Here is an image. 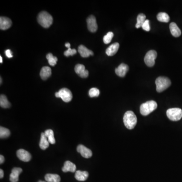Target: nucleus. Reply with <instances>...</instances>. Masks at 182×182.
<instances>
[{
	"label": "nucleus",
	"instance_id": "1",
	"mask_svg": "<svg viewBox=\"0 0 182 182\" xmlns=\"http://www.w3.org/2000/svg\"><path fill=\"white\" fill-rule=\"evenodd\" d=\"M124 122L127 129L132 130L137 125V116L132 111H128L124 115Z\"/></svg>",
	"mask_w": 182,
	"mask_h": 182
},
{
	"label": "nucleus",
	"instance_id": "2",
	"mask_svg": "<svg viewBox=\"0 0 182 182\" xmlns=\"http://www.w3.org/2000/svg\"><path fill=\"white\" fill-rule=\"evenodd\" d=\"M37 22L44 28H48L52 25L53 17L48 12L42 11L38 15Z\"/></svg>",
	"mask_w": 182,
	"mask_h": 182
},
{
	"label": "nucleus",
	"instance_id": "3",
	"mask_svg": "<svg viewBox=\"0 0 182 182\" xmlns=\"http://www.w3.org/2000/svg\"><path fill=\"white\" fill-rule=\"evenodd\" d=\"M157 107V104L155 101H147L146 102L143 103L140 106V112L144 116H148L155 111Z\"/></svg>",
	"mask_w": 182,
	"mask_h": 182
},
{
	"label": "nucleus",
	"instance_id": "4",
	"mask_svg": "<svg viewBox=\"0 0 182 182\" xmlns=\"http://www.w3.org/2000/svg\"><path fill=\"white\" fill-rule=\"evenodd\" d=\"M156 91L159 93L163 92L167 89L171 85L170 80L166 77L160 76L155 81Z\"/></svg>",
	"mask_w": 182,
	"mask_h": 182
},
{
	"label": "nucleus",
	"instance_id": "5",
	"mask_svg": "<svg viewBox=\"0 0 182 182\" xmlns=\"http://www.w3.org/2000/svg\"><path fill=\"white\" fill-rule=\"evenodd\" d=\"M166 115L172 121H178L182 117V110L179 108H170L166 111Z\"/></svg>",
	"mask_w": 182,
	"mask_h": 182
},
{
	"label": "nucleus",
	"instance_id": "6",
	"mask_svg": "<svg viewBox=\"0 0 182 182\" xmlns=\"http://www.w3.org/2000/svg\"><path fill=\"white\" fill-rule=\"evenodd\" d=\"M55 96L57 98H61L65 102H69L72 99L71 92L67 88H62L55 93Z\"/></svg>",
	"mask_w": 182,
	"mask_h": 182
},
{
	"label": "nucleus",
	"instance_id": "7",
	"mask_svg": "<svg viewBox=\"0 0 182 182\" xmlns=\"http://www.w3.org/2000/svg\"><path fill=\"white\" fill-rule=\"evenodd\" d=\"M157 55V52L155 50H150L147 53L144 58V61L148 66H154Z\"/></svg>",
	"mask_w": 182,
	"mask_h": 182
},
{
	"label": "nucleus",
	"instance_id": "8",
	"mask_svg": "<svg viewBox=\"0 0 182 182\" xmlns=\"http://www.w3.org/2000/svg\"><path fill=\"white\" fill-rule=\"evenodd\" d=\"M86 22L88 29L91 32H96L98 29V25L95 17L93 15H90L86 19Z\"/></svg>",
	"mask_w": 182,
	"mask_h": 182
},
{
	"label": "nucleus",
	"instance_id": "9",
	"mask_svg": "<svg viewBox=\"0 0 182 182\" xmlns=\"http://www.w3.org/2000/svg\"><path fill=\"white\" fill-rule=\"evenodd\" d=\"M77 151L81 154V155L84 158H89L92 157V151L81 144L78 145Z\"/></svg>",
	"mask_w": 182,
	"mask_h": 182
},
{
	"label": "nucleus",
	"instance_id": "10",
	"mask_svg": "<svg viewBox=\"0 0 182 182\" xmlns=\"http://www.w3.org/2000/svg\"><path fill=\"white\" fill-rule=\"evenodd\" d=\"M75 71L76 73L80 76L81 78H86L89 76V71L85 69L84 65L78 64L76 65Z\"/></svg>",
	"mask_w": 182,
	"mask_h": 182
},
{
	"label": "nucleus",
	"instance_id": "11",
	"mask_svg": "<svg viewBox=\"0 0 182 182\" xmlns=\"http://www.w3.org/2000/svg\"><path fill=\"white\" fill-rule=\"evenodd\" d=\"M17 156L19 160L24 162H28L32 158L31 154L24 149H19L17 151Z\"/></svg>",
	"mask_w": 182,
	"mask_h": 182
},
{
	"label": "nucleus",
	"instance_id": "12",
	"mask_svg": "<svg viewBox=\"0 0 182 182\" xmlns=\"http://www.w3.org/2000/svg\"><path fill=\"white\" fill-rule=\"evenodd\" d=\"M128 71H129V66L128 65L124 63H121L118 66L117 68H116L115 72L116 74L120 77H124L125 76Z\"/></svg>",
	"mask_w": 182,
	"mask_h": 182
},
{
	"label": "nucleus",
	"instance_id": "13",
	"mask_svg": "<svg viewBox=\"0 0 182 182\" xmlns=\"http://www.w3.org/2000/svg\"><path fill=\"white\" fill-rule=\"evenodd\" d=\"M12 25V21L10 19L6 17H0V29L6 30L9 28Z\"/></svg>",
	"mask_w": 182,
	"mask_h": 182
},
{
	"label": "nucleus",
	"instance_id": "14",
	"mask_svg": "<svg viewBox=\"0 0 182 182\" xmlns=\"http://www.w3.org/2000/svg\"><path fill=\"white\" fill-rule=\"evenodd\" d=\"M22 170L20 168H14L12 169L10 175V181L11 182H17L19 180V175L22 173Z\"/></svg>",
	"mask_w": 182,
	"mask_h": 182
},
{
	"label": "nucleus",
	"instance_id": "15",
	"mask_svg": "<svg viewBox=\"0 0 182 182\" xmlns=\"http://www.w3.org/2000/svg\"><path fill=\"white\" fill-rule=\"evenodd\" d=\"M78 51L81 56L84 58H87L91 55H93L94 53L92 51L88 49V48L84 45H80L78 48Z\"/></svg>",
	"mask_w": 182,
	"mask_h": 182
},
{
	"label": "nucleus",
	"instance_id": "16",
	"mask_svg": "<svg viewBox=\"0 0 182 182\" xmlns=\"http://www.w3.org/2000/svg\"><path fill=\"white\" fill-rule=\"evenodd\" d=\"M120 48V44L118 43H114L108 47L106 50V53L108 56H113L117 53Z\"/></svg>",
	"mask_w": 182,
	"mask_h": 182
},
{
	"label": "nucleus",
	"instance_id": "17",
	"mask_svg": "<svg viewBox=\"0 0 182 182\" xmlns=\"http://www.w3.org/2000/svg\"><path fill=\"white\" fill-rule=\"evenodd\" d=\"M52 74V71L49 66H44L42 68L40 71V76L43 80H46Z\"/></svg>",
	"mask_w": 182,
	"mask_h": 182
},
{
	"label": "nucleus",
	"instance_id": "18",
	"mask_svg": "<svg viewBox=\"0 0 182 182\" xmlns=\"http://www.w3.org/2000/svg\"><path fill=\"white\" fill-rule=\"evenodd\" d=\"M62 170L64 173H66L68 171L75 173L76 170V165L70 161H66L64 163V166L62 169Z\"/></svg>",
	"mask_w": 182,
	"mask_h": 182
},
{
	"label": "nucleus",
	"instance_id": "19",
	"mask_svg": "<svg viewBox=\"0 0 182 182\" xmlns=\"http://www.w3.org/2000/svg\"><path fill=\"white\" fill-rule=\"evenodd\" d=\"M170 29L171 35L175 37H179L181 35V31L178 25L175 22H171L170 25Z\"/></svg>",
	"mask_w": 182,
	"mask_h": 182
},
{
	"label": "nucleus",
	"instance_id": "20",
	"mask_svg": "<svg viewBox=\"0 0 182 182\" xmlns=\"http://www.w3.org/2000/svg\"><path fill=\"white\" fill-rule=\"evenodd\" d=\"M89 177V173L86 171L77 170L75 174V178L79 181H85Z\"/></svg>",
	"mask_w": 182,
	"mask_h": 182
},
{
	"label": "nucleus",
	"instance_id": "21",
	"mask_svg": "<svg viewBox=\"0 0 182 182\" xmlns=\"http://www.w3.org/2000/svg\"><path fill=\"white\" fill-rule=\"evenodd\" d=\"M49 143L48 139L45 135V133H42L40 144H39V146H40L41 149H42V150H45L47 148H48V147L49 146Z\"/></svg>",
	"mask_w": 182,
	"mask_h": 182
},
{
	"label": "nucleus",
	"instance_id": "22",
	"mask_svg": "<svg viewBox=\"0 0 182 182\" xmlns=\"http://www.w3.org/2000/svg\"><path fill=\"white\" fill-rule=\"evenodd\" d=\"M46 181L48 182H60L61 180L60 177L58 175L47 174L45 177Z\"/></svg>",
	"mask_w": 182,
	"mask_h": 182
},
{
	"label": "nucleus",
	"instance_id": "23",
	"mask_svg": "<svg viewBox=\"0 0 182 182\" xmlns=\"http://www.w3.org/2000/svg\"><path fill=\"white\" fill-rule=\"evenodd\" d=\"M0 106L4 108H8L11 106V104L4 95H1L0 96Z\"/></svg>",
	"mask_w": 182,
	"mask_h": 182
},
{
	"label": "nucleus",
	"instance_id": "24",
	"mask_svg": "<svg viewBox=\"0 0 182 182\" xmlns=\"http://www.w3.org/2000/svg\"><path fill=\"white\" fill-rule=\"evenodd\" d=\"M45 135L48 139V141L51 144H54L56 142L55 139L54 135V132L52 130H47L45 132Z\"/></svg>",
	"mask_w": 182,
	"mask_h": 182
},
{
	"label": "nucleus",
	"instance_id": "25",
	"mask_svg": "<svg viewBox=\"0 0 182 182\" xmlns=\"http://www.w3.org/2000/svg\"><path fill=\"white\" fill-rule=\"evenodd\" d=\"M157 18L159 22L166 23L169 22L170 19L169 15L165 12L159 13L157 15Z\"/></svg>",
	"mask_w": 182,
	"mask_h": 182
},
{
	"label": "nucleus",
	"instance_id": "26",
	"mask_svg": "<svg viewBox=\"0 0 182 182\" xmlns=\"http://www.w3.org/2000/svg\"><path fill=\"white\" fill-rule=\"evenodd\" d=\"M146 16L144 14L141 13L138 15L137 17V23L136 25V27L137 28H140L142 26L144 22L146 21Z\"/></svg>",
	"mask_w": 182,
	"mask_h": 182
},
{
	"label": "nucleus",
	"instance_id": "27",
	"mask_svg": "<svg viewBox=\"0 0 182 182\" xmlns=\"http://www.w3.org/2000/svg\"><path fill=\"white\" fill-rule=\"evenodd\" d=\"M46 58L48 60L49 64L54 66L57 64V62L58 61V59L57 57L54 56L52 53H49L46 55Z\"/></svg>",
	"mask_w": 182,
	"mask_h": 182
},
{
	"label": "nucleus",
	"instance_id": "28",
	"mask_svg": "<svg viewBox=\"0 0 182 182\" xmlns=\"http://www.w3.org/2000/svg\"><path fill=\"white\" fill-rule=\"evenodd\" d=\"M10 135V131L9 129L4 128L2 126L0 127V138L1 139L8 138Z\"/></svg>",
	"mask_w": 182,
	"mask_h": 182
},
{
	"label": "nucleus",
	"instance_id": "29",
	"mask_svg": "<svg viewBox=\"0 0 182 182\" xmlns=\"http://www.w3.org/2000/svg\"><path fill=\"white\" fill-rule=\"evenodd\" d=\"M114 34L112 32H109L107 33L103 37L104 43L105 44H109L111 41L112 39L113 38Z\"/></svg>",
	"mask_w": 182,
	"mask_h": 182
},
{
	"label": "nucleus",
	"instance_id": "30",
	"mask_svg": "<svg viewBox=\"0 0 182 182\" xmlns=\"http://www.w3.org/2000/svg\"><path fill=\"white\" fill-rule=\"evenodd\" d=\"M100 94V91L97 88H93L90 90L89 92V95L90 97H96L99 96Z\"/></svg>",
	"mask_w": 182,
	"mask_h": 182
},
{
	"label": "nucleus",
	"instance_id": "31",
	"mask_svg": "<svg viewBox=\"0 0 182 182\" xmlns=\"http://www.w3.org/2000/svg\"><path fill=\"white\" fill-rule=\"evenodd\" d=\"M76 53V49H72L71 48H69L68 50L65 51L64 52V54L65 56L68 57L69 56H73V55Z\"/></svg>",
	"mask_w": 182,
	"mask_h": 182
},
{
	"label": "nucleus",
	"instance_id": "32",
	"mask_svg": "<svg viewBox=\"0 0 182 182\" xmlns=\"http://www.w3.org/2000/svg\"><path fill=\"white\" fill-rule=\"evenodd\" d=\"M143 29L144 31H147V32H149L150 30V24H149V20L146 19V21L144 22L142 26Z\"/></svg>",
	"mask_w": 182,
	"mask_h": 182
},
{
	"label": "nucleus",
	"instance_id": "33",
	"mask_svg": "<svg viewBox=\"0 0 182 182\" xmlns=\"http://www.w3.org/2000/svg\"><path fill=\"white\" fill-rule=\"evenodd\" d=\"M5 54L6 56L8 58H10L13 57V55H12V52H11V51L10 50H6Z\"/></svg>",
	"mask_w": 182,
	"mask_h": 182
},
{
	"label": "nucleus",
	"instance_id": "34",
	"mask_svg": "<svg viewBox=\"0 0 182 182\" xmlns=\"http://www.w3.org/2000/svg\"><path fill=\"white\" fill-rule=\"evenodd\" d=\"M5 160V158L3 155L0 156V164H2L4 162Z\"/></svg>",
	"mask_w": 182,
	"mask_h": 182
},
{
	"label": "nucleus",
	"instance_id": "35",
	"mask_svg": "<svg viewBox=\"0 0 182 182\" xmlns=\"http://www.w3.org/2000/svg\"><path fill=\"white\" fill-rule=\"evenodd\" d=\"M3 177H4V171L2 169H1L0 170V178L2 179L3 178Z\"/></svg>",
	"mask_w": 182,
	"mask_h": 182
},
{
	"label": "nucleus",
	"instance_id": "36",
	"mask_svg": "<svg viewBox=\"0 0 182 182\" xmlns=\"http://www.w3.org/2000/svg\"><path fill=\"white\" fill-rule=\"evenodd\" d=\"M65 47H67V48H68V49H69V48H71V47H71V44H69V43H66V44H65Z\"/></svg>",
	"mask_w": 182,
	"mask_h": 182
},
{
	"label": "nucleus",
	"instance_id": "37",
	"mask_svg": "<svg viewBox=\"0 0 182 182\" xmlns=\"http://www.w3.org/2000/svg\"><path fill=\"white\" fill-rule=\"evenodd\" d=\"M0 63H3V58L1 56H0Z\"/></svg>",
	"mask_w": 182,
	"mask_h": 182
},
{
	"label": "nucleus",
	"instance_id": "38",
	"mask_svg": "<svg viewBox=\"0 0 182 182\" xmlns=\"http://www.w3.org/2000/svg\"><path fill=\"white\" fill-rule=\"evenodd\" d=\"M45 182V181H39V182Z\"/></svg>",
	"mask_w": 182,
	"mask_h": 182
},
{
	"label": "nucleus",
	"instance_id": "39",
	"mask_svg": "<svg viewBox=\"0 0 182 182\" xmlns=\"http://www.w3.org/2000/svg\"><path fill=\"white\" fill-rule=\"evenodd\" d=\"M2 84V78L1 77V84Z\"/></svg>",
	"mask_w": 182,
	"mask_h": 182
}]
</instances>
